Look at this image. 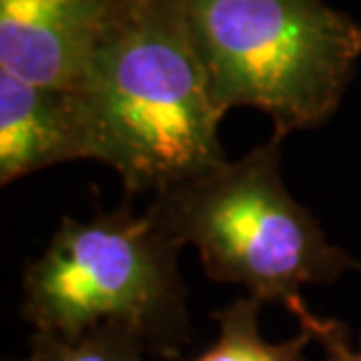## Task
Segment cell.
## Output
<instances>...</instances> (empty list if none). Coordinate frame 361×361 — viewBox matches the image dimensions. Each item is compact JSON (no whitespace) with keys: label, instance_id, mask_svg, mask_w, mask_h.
Segmentation results:
<instances>
[{"label":"cell","instance_id":"cell-8","mask_svg":"<svg viewBox=\"0 0 361 361\" xmlns=\"http://www.w3.org/2000/svg\"><path fill=\"white\" fill-rule=\"evenodd\" d=\"M146 341L125 324L104 322L78 336L35 331L24 361H148Z\"/></svg>","mask_w":361,"mask_h":361},{"label":"cell","instance_id":"cell-6","mask_svg":"<svg viewBox=\"0 0 361 361\" xmlns=\"http://www.w3.org/2000/svg\"><path fill=\"white\" fill-rule=\"evenodd\" d=\"M71 160H92V134L78 92L0 71V185Z\"/></svg>","mask_w":361,"mask_h":361},{"label":"cell","instance_id":"cell-10","mask_svg":"<svg viewBox=\"0 0 361 361\" xmlns=\"http://www.w3.org/2000/svg\"><path fill=\"white\" fill-rule=\"evenodd\" d=\"M5 361H17V359H5ZM21 361H24V359H21Z\"/></svg>","mask_w":361,"mask_h":361},{"label":"cell","instance_id":"cell-7","mask_svg":"<svg viewBox=\"0 0 361 361\" xmlns=\"http://www.w3.org/2000/svg\"><path fill=\"white\" fill-rule=\"evenodd\" d=\"M263 302L254 295H242L216 310L214 343L188 361H307L305 348L314 341L307 329H300L295 338L270 343L261 336Z\"/></svg>","mask_w":361,"mask_h":361},{"label":"cell","instance_id":"cell-5","mask_svg":"<svg viewBox=\"0 0 361 361\" xmlns=\"http://www.w3.org/2000/svg\"><path fill=\"white\" fill-rule=\"evenodd\" d=\"M127 0H0V71L78 90Z\"/></svg>","mask_w":361,"mask_h":361},{"label":"cell","instance_id":"cell-2","mask_svg":"<svg viewBox=\"0 0 361 361\" xmlns=\"http://www.w3.org/2000/svg\"><path fill=\"white\" fill-rule=\"evenodd\" d=\"M281 141L261 146L204 176L153 195L148 209L183 247H195L204 272L221 284H240L263 302L293 312L300 288L331 284L361 261L329 242L322 223L286 190Z\"/></svg>","mask_w":361,"mask_h":361},{"label":"cell","instance_id":"cell-1","mask_svg":"<svg viewBox=\"0 0 361 361\" xmlns=\"http://www.w3.org/2000/svg\"><path fill=\"white\" fill-rule=\"evenodd\" d=\"M92 134V160L127 195H160L228 162L226 111L169 0H127L75 90Z\"/></svg>","mask_w":361,"mask_h":361},{"label":"cell","instance_id":"cell-3","mask_svg":"<svg viewBox=\"0 0 361 361\" xmlns=\"http://www.w3.org/2000/svg\"><path fill=\"white\" fill-rule=\"evenodd\" d=\"M223 111L251 106L286 136L338 111L361 24L324 0H169Z\"/></svg>","mask_w":361,"mask_h":361},{"label":"cell","instance_id":"cell-4","mask_svg":"<svg viewBox=\"0 0 361 361\" xmlns=\"http://www.w3.org/2000/svg\"><path fill=\"white\" fill-rule=\"evenodd\" d=\"M174 233L132 195L92 221L63 216L40 258L24 270L21 314L35 331L78 336L97 324H125L150 355L178 359L190 343L188 288Z\"/></svg>","mask_w":361,"mask_h":361},{"label":"cell","instance_id":"cell-9","mask_svg":"<svg viewBox=\"0 0 361 361\" xmlns=\"http://www.w3.org/2000/svg\"><path fill=\"white\" fill-rule=\"evenodd\" d=\"M298 319L300 329H307L324 350V361H361V331L357 338V348L352 345L350 326L334 317H319L305 302L291 312Z\"/></svg>","mask_w":361,"mask_h":361}]
</instances>
